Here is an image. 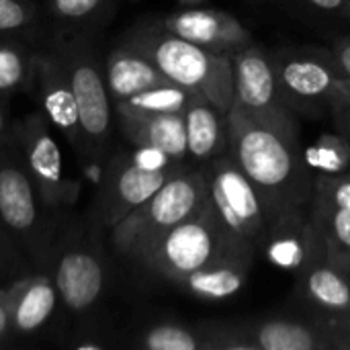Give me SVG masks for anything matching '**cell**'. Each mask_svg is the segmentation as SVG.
I'll return each mask as SVG.
<instances>
[{
    "mask_svg": "<svg viewBox=\"0 0 350 350\" xmlns=\"http://www.w3.org/2000/svg\"><path fill=\"white\" fill-rule=\"evenodd\" d=\"M228 154L254 187L269 221L265 254L273 265L295 271L310 246L314 172L299 146L297 127H283L228 111Z\"/></svg>",
    "mask_w": 350,
    "mask_h": 350,
    "instance_id": "cell-1",
    "label": "cell"
},
{
    "mask_svg": "<svg viewBox=\"0 0 350 350\" xmlns=\"http://www.w3.org/2000/svg\"><path fill=\"white\" fill-rule=\"evenodd\" d=\"M125 43L148 55L170 82L191 90L193 94L209 98L226 113L232 109V55L213 53L197 43H191L166 31L158 21L135 25L127 33Z\"/></svg>",
    "mask_w": 350,
    "mask_h": 350,
    "instance_id": "cell-2",
    "label": "cell"
},
{
    "mask_svg": "<svg viewBox=\"0 0 350 350\" xmlns=\"http://www.w3.org/2000/svg\"><path fill=\"white\" fill-rule=\"evenodd\" d=\"M207 197L209 183L205 166L185 168L111 230L113 248L133 260L162 234L195 215L207 203Z\"/></svg>",
    "mask_w": 350,
    "mask_h": 350,
    "instance_id": "cell-3",
    "label": "cell"
},
{
    "mask_svg": "<svg viewBox=\"0 0 350 350\" xmlns=\"http://www.w3.org/2000/svg\"><path fill=\"white\" fill-rule=\"evenodd\" d=\"M51 45L66 66L76 96L84 154L98 160L105 156L111 142L115 107L105 80V64H100L92 33L55 35Z\"/></svg>",
    "mask_w": 350,
    "mask_h": 350,
    "instance_id": "cell-4",
    "label": "cell"
},
{
    "mask_svg": "<svg viewBox=\"0 0 350 350\" xmlns=\"http://www.w3.org/2000/svg\"><path fill=\"white\" fill-rule=\"evenodd\" d=\"M226 254L246 256L232 244L207 199L195 215L154 240L133 258V262L176 285L187 275L215 262Z\"/></svg>",
    "mask_w": 350,
    "mask_h": 350,
    "instance_id": "cell-5",
    "label": "cell"
},
{
    "mask_svg": "<svg viewBox=\"0 0 350 350\" xmlns=\"http://www.w3.org/2000/svg\"><path fill=\"white\" fill-rule=\"evenodd\" d=\"M0 224L35 267L51 265V211L43 205L16 146L0 148Z\"/></svg>",
    "mask_w": 350,
    "mask_h": 350,
    "instance_id": "cell-6",
    "label": "cell"
},
{
    "mask_svg": "<svg viewBox=\"0 0 350 350\" xmlns=\"http://www.w3.org/2000/svg\"><path fill=\"white\" fill-rule=\"evenodd\" d=\"M209 183V205L232 244L246 256L256 258L265 250L269 221L265 207L230 154L205 164Z\"/></svg>",
    "mask_w": 350,
    "mask_h": 350,
    "instance_id": "cell-7",
    "label": "cell"
},
{
    "mask_svg": "<svg viewBox=\"0 0 350 350\" xmlns=\"http://www.w3.org/2000/svg\"><path fill=\"white\" fill-rule=\"evenodd\" d=\"M273 57L281 94L293 113L332 115L334 107L350 92V80L330 49L295 47Z\"/></svg>",
    "mask_w": 350,
    "mask_h": 350,
    "instance_id": "cell-8",
    "label": "cell"
},
{
    "mask_svg": "<svg viewBox=\"0 0 350 350\" xmlns=\"http://www.w3.org/2000/svg\"><path fill=\"white\" fill-rule=\"evenodd\" d=\"M211 350H334L322 318L269 316L199 322Z\"/></svg>",
    "mask_w": 350,
    "mask_h": 350,
    "instance_id": "cell-9",
    "label": "cell"
},
{
    "mask_svg": "<svg viewBox=\"0 0 350 350\" xmlns=\"http://www.w3.org/2000/svg\"><path fill=\"white\" fill-rule=\"evenodd\" d=\"M189 168V164H170L162 168H146L133 160L131 154H115L109 158L96 201L94 213L98 226L113 230L144 201H148L160 187H164L174 174Z\"/></svg>",
    "mask_w": 350,
    "mask_h": 350,
    "instance_id": "cell-10",
    "label": "cell"
},
{
    "mask_svg": "<svg viewBox=\"0 0 350 350\" xmlns=\"http://www.w3.org/2000/svg\"><path fill=\"white\" fill-rule=\"evenodd\" d=\"M14 146L37 187L43 205L55 213L70 207L78 197V183L64 174L62 152L51 133V123L43 113L25 117L14 127Z\"/></svg>",
    "mask_w": 350,
    "mask_h": 350,
    "instance_id": "cell-11",
    "label": "cell"
},
{
    "mask_svg": "<svg viewBox=\"0 0 350 350\" xmlns=\"http://www.w3.org/2000/svg\"><path fill=\"white\" fill-rule=\"evenodd\" d=\"M232 72L234 107L267 123L297 127L295 113L281 94L277 66L271 53L252 43L232 55Z\"/></svg>",
    "mask_w": 350,
    "mask_h": 350,
    "instance_id": "cell-12",
    "label": "cell"
},
{
    "mask_svg": "<svg viewBox=\"0 0 350 350\" xmlns=\"http://www.w3.org/2000/svg\"><path fill=\"white\" fill-rule=\"evenodd\" d=\"M293 273L295 291L314 316L336 318L350 314V271L328 254L314 228L308 252Z\"/></svg>",
    "mask_w": 350,
    "mask_h": 350,
    "instance_id": "cell-13",
    "label": "cell"
},
{
    "mask_svg": "<svg viewBox=\"0 0 350 350\" xmlns=\"http://www.w3.org/2000/svg\"><path fill=\"white\" fill-rule=\"evenodd\" d=\"M51 269L57 295L70 312L80 314L98 304L107 285V271L96 246L86 242L62 246L53 250Z\"/></svg>",
    "mask_w": 350,
    "mask_h": 350,
    "instance_id": "cell-14",
    "label": "cell"
},
{
    "mask_svg": "<svg viewBox=\"0 0 350 350\" xmlns=\"http://www.w3.org/2000/svg\"><path fill=\"white\" fill-rule=\"evenodd\" d=\"M31 88L49 123L66 135V139L74 150L84 152L76 96L66 66L53 45L49 47V51L35 53Z\"/></svg>",
    "mask_w": 350,
    "mask_h": 350,
    "instance_id": "cell-15",
    "label": "cell"
},
{
    "mask_svg": "<svg viewBox=\"0 0 350 350\" xmlns=\"http://www.w3.org/2000/svg\"><path fill=\"white\" fill-rule=\"evenodd\" d=\"M158 23L166 31L221 55H234L254 43L246 25L226 10L189 6L162 16Z\"/></svg>",
    "mask_w": 350,
    "mask_h": 350,
    "instance_id": "cell-16",
    "label": "cell"
},
{
    "mask_svg": "<svg viewBox=\"0 0 350 350\" xmlns=\"http://www.w3.org/2000/svg\"><path fill=\"white\" fill-rule=\"evenodd\" d=\"M115 117L129 144L135 148H154L164 152L170 160L187 164V127L185 113H146L115 103Z\"/></svg>",
    "mask_w": 350,
    "mask_h": 350,
    "instance_id": "cell-17",
    "label": "cell"
},
{
    "mask_svg": "<svg viewBox=\"0 0 350 350\" xmlns=\"http://www.w3.org/2000/svg\"><path fill=\"white\" fill-rule=\"evenodd\" d=\"M57 289L47 275H27L4 289L12 334L29 336L41 330L57 304Z\"/></svg>",
    "mask_w": 350,
    "mask_h": 350,
    "instance_id": "cell-18",
    "label": "cell"
},
{
    "mask_svg": "<svg viewBox=\"0 0 350 350\" xmlns=\"http://www.w3.org/2000/svg\"><path fill=\"white\" fill-rule=\"evenodd\" d=\"M189 160L205 166L230 150L228 113L201 94H193L185 109Z\"/></svg>",
    "mask_w": 350,
    "mask_h": 350,
    "instance_id": "cell-19",
    "label": "cell"
},
{
    "mask_svg": "<svg viewBox=\"0 0 350 350\" xmlns=\"http://www.w3.org/2000/svg\"><path fill=\"white\" fill-rule=\"evenodd\" d=\"M105 80L113 103L170 82L148 55L125 41L105 57Z\"/></svg>",
    "mask_w": 350,
    "mask_h": 350,
    "instance_id": "cell-20",
    "label": "cell"
},
{
    "mask_svg": "<svg viewBox=\"0 0 350 350\" xmlns=\"http://www.w3.org/2000/svg\"><path fill=\"white\" fill-rule=\"evenodd\" d=\"M252 265V258L226 254L215 262L187 275L176 283V287L203 301H224L228 297H234L244 287Z\"/></svg>",
    "mask_w": 350,
    "mask_h": 350,
    "instance_id": "cell-21",
    "label": "cell"
},
{
    "mask_svg": "<svg viewBox=\"0 0 350 350\" xmlns=\"http://www.w3.org/2000/svg\"><path fill=\"white\" fill-rule=\"evenodd\" d=\"M55 25V35L94 33L115 14L119 0H43Z\"/></svg>",
    "mask_w": 350,
    "mask_h": 350,
    "instance_id": "cell-22",
    "label": "cell"
},
{
    "mask_svg": "<svg viewBox=\"0 0 350 350\" xmlns=\"http://www.w3.org/2000/svg\"><path fill=\"white\" fill-rule=\"evenodd\" d=\"M312 228L322 238L328 254L350 271V209L312 199Z\"/></svg>",
    "mask_w": 350,
    "mask_h": 350,
    "instance_id": "cell-23",
    "label": "cell"
},
{
    "mask_svg": "<svg viewBox=\"0 0 350 350\" xmlns=\"http://www.w3.org/2000/svg\"><path fill=\"white\" fill-rule=\"evenodd\" d=\"M137 347L146 350H211L201 324L158 322L137 336Z\"/></svg>",
    "mask_w": 350,
    "mask_h": 350,
    "instance_id": "cell-24",
    "label": "cell"
},
{
    "mask_svg": "<svg viewBox=\"0 0 350 350\" xmlns=\"http://www.w3.org/2000/svg\"><path fill=\"white\" fill-rule=\"evenodd\" d=\"M304 154L314 176L350 172V144L338 131L322 133Z\"/></svg>",
    "mask_w": 350,
    "mask_h": 350,
    "instance_id": "cell-25",
    "label": "cell"
},
{
    "mask_svg": "<svg viewBox=\"0 0 350 350\" xmlns=\"http://www.w3.org/2000/svg\"><path fill=\"white\" fill-rule=\"evenodd\" d=\"M33 57L18 43L0 39V94H12L31 86Z\"/></svg>",
    "mask_w": 350,
    "mask_h": 350,
    "instance_id": "cell-26",
    "label": "cell"
},
{
    "mask_svg": "<svg viewBox=\"0 0 350 350\" xmlns=\"http://www.w3.org/2000/svg\"><path fill=\"white\" fill-rule=\"evenodd\" d=\"M191 98H193L191 90L174 82H166L162 86H154L135 96H129L127 100H121V103L131 109L146 111V113H185Z\"/></svg>",
    "mask_w": 350,
    "mask_h": 350,
    "instance_id": "cell-27",
    "label": "cell"
},
{
    "mask_svg": "<svg viewBox=\"0 0 350 350\" xmlns=\"http://www.w3.org/2000/svg\"><path fill=\"white\" fill-rule=\"evenodd\" d=\"M37 25L39 14L31 0H0V35H31Z\"/></svg>",
    "mask_w": 350,
    "mask_h": 350,
    "instance_id": "cell-28",
    "label": "cell"
},
{
    "mask_svg": "<svg viewBox=\"0 0 350 350\" xmlns=\"http://www.w3.org/2000/svg\"><path fill=\"white\" fill-rule=\"evenodd\" d=\"M31 260L0 224V277H14L21 275Z\"/></svg>",
    "mask_w": 350,
    "mask_h": 350,
    "instance_id": "cell-29",
    "label": "cell"
},
{
    "mask_svg": "<svg viewBox=\"0 0 350 350\" xmlns=\"http://www.w3.org/2000/svg\"><path fill=\"white\" fill-rule=\"evenodd\" d=\"M328 326L334 350H350V314L336 318H322Z\"/></svg>",
    "mask_w": 350,
    "mask_h": 350,
    "instance_id": "cell-30",
    "label": "cell"
},
{
    "mask_svg": "<svg viewBox=\"0 0 350 350\" xmlns=\"http://www.w3.org/2000/svg\"><path fill=\"white\" fill-rule=\"evenodd\" d=\"M332 117H334L336 131L350 144V92L334 107Z\"/></svg>",
    "mask_w": 350,
    "mask_h": 350,
    "instance_id": "cell-31",
    "label": "cell"
},
{
    "mask_svg": "<svg viewBox=\"0 0 350 350\" xmlns=\"http://www.w3.org/2000/svg\"><path fill=\"white\" fill-rule=\"evenodd\" d=\"M330 51H332L334 59L338 62L340 70L345 72V76L350 80V35L336 39V41L332 43Z\"/></svg>",
    "mask_w": 350,
    "mask_h": 350,
    "instance_id": "cell-32",
    "label": "cell"
},
{
    "mask_svg": "<svg viewBox=\"0 0 350 350\" xmlns=\"http://www.w3.org/2000/svg\"><path fill=\"white\" fill-rule=\"evenodd\" d=\"M310 8L326 14H347L350 0H301Z\"/></svg>",
    "mask_w": 350,
    "mask_h": 350,
    "instance_id": "cell-33",
    "label": "cell"
},
{
    "mask_svg": "<svg viewBox=\"0 0 350 350\" xmlns=\"http://www.w3.org/2000/svg\"><path fill=\"white\" fill-rule=\"evenodd\" d=\"M8 336H12V326H10V316L4 299V289H0V342H4Z\"/></svg>",
    "mask_w": 350,
    "mask_h": 350,
    "instance_id": "cell-34",
    "label": "cell"
},
{
    "mask_svg": "<svg viewBox=\"0 0 350 350\" xmlns=\"http://www.w3.org/2000/svg\"><path fill=\"white\" fill-rule=\"evenodd\" d=\"M4 129H6V111H4V107L0 105V137H2V133H4Z\"/></svg>",
    "mask_w": 350,
    "mask_h": 350,
    "instance_id": "cell-35",
    "label": "cell"
},
{
    "mask_svg": "<svg viewBox=\"0 0 350 350\" xmlns=\"http://www.w3.org/2000/svg\"><path fill=\"white\" fill-rule=\"evenodd\" d=\"M183 4H187V6H197L199 2H203V0H180Z\"/></svg>",
    "mask_w": 350,
    "mask_h": 350,
    "instance_id": "cell-36",
    "label": "cell"
},
{
    "mask_svg": "<svg viewBox=\"0 0 350 350\" xmlns=\"http://www.w3.org/2000/svg\"><path fill=\"white\" fill-rule=\"evenodd\" d=\"M347 16H350V4H349V10H347Z\"/></svg>",
    "mask_w": 350,
    "mask_h": 350,
    "instance_id": "cell-37",
    "label": "cell"
}]
</instances>
